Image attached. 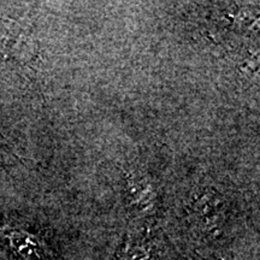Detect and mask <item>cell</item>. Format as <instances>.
I'll use <instances>...</instances> for the list:
<instances>
[{"mask_svg":"<svg viewBox=\"0 0 260 260\" xmlns=\"http://www.w3.org/2000/svg\"><path fill=\"white\" fill-rule=\"evenodd\" d=\"M189 216L201 232L217 234L226 220V203L213 189L199 190L190 199Z\"/></svg>","mask_w":260,"mask_h":260,"instance_id":"cell-1","label":"cell"},{"mask_svg":"<svg viewBox=\"0 0 260 260\" xmlns=\"http://www.w3.org/2000/svg\"><path fill=\"white\" fill-rule=\"evenodd\" d=\"M0 236L19 260H53L48 246L34 234L6 225L0 228Z\"/></svg>","mask_w":260,"mask_h":260,"instance_id":"cell-2","label":"cell"},{"mask_svg":"<svg viewBox=\"0 0 260 260\" xmlns=\"http://www.w3.org/2000/svg\"><path fill=\"white\" fill-rule=\"evenodd\" d=\"M0 53L25 60L34 53L31 38L16 23L0 21Z\"/></svg>","mask_w":260,"mask_h":260,"instance_id":"cell-3","label":"cell"},{"mask_svg":"<svg viewBox=\"0 0 260 260\" xmlns=\"http://www.w3.org/2000/svg\"><path fill=\"white\" fill-rule=\"evenodd\" d=\"M126 203L133 211L139 214L153 212L157 204V193L153 184L147 177L140 174H133L126 178Z\"/></svg>","mask_w":260,"mask_h":260,"instance_id":"cell-4","label":"cell"},{"mask_svg":"<svg viewBox=\"0 0 260 260\" xmlns=\"http://www.w3.org/2000/svg\"><path fill=\"white\" fill-rule=\"evenodd\" d=\"M119 260H151V252L147 246L139 241H129L118 255Z\"/></svg>","mask_w":260,"mask_h":260,"instance_id":"cell-5","label":"cell"}]
</instances>
